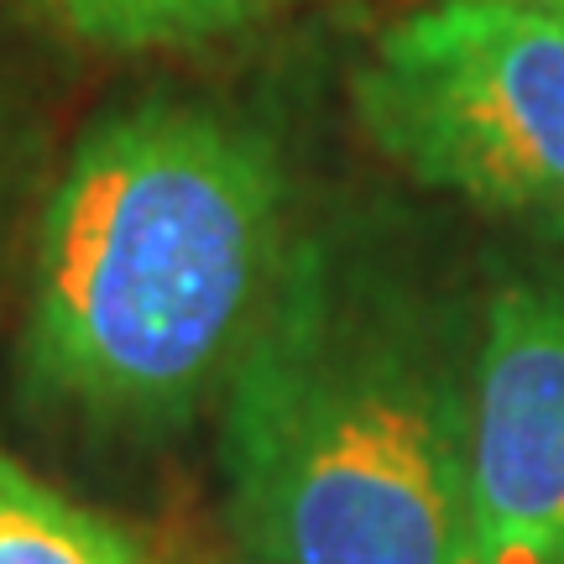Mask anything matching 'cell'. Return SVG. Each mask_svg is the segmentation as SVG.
<instances>
[{
	"mask_svg": "<svg viewBox=\"0 0 564 564\" xmlns=\"http://www.w3.org/2000/svg\"><path fill=\"white\" fill-rule=\"evenodd\" d=\"M293 251V178L257 121L183 95L105 110L32 236L21 392L84 434L178 429L225 398Z\"/></svg>",
	"mask_w": 564,
	"mask_h": 564,
	"instance_id": "obj_1",
	"label": "cell"
},
{
	"mask_svg": "<svg viewBox=\"0 0 564 564\" xmlns=\"http://www.w3.org/2000/svg\"><path fill=\"white\" fill-rule=\"evenodd\" d=\"M560 6H564V0H560Z\"/></svg>",
	"mask_w": 564,
	"mask_h": 564,
	"instance_id": "obj_7",
	"label": "cell"
},
{
	"mask_svg": "<svg viewBox=\"0 0 564 564\" xmlns=\"http://www.w3.org/2000/svg\"><path fill=\"white\" fill-rule=\"evenodd\" d=\"M356 121L423 188L564 215V6L429 0L371 42Z\"/></svg>",
	"mask_w": 564,
	"mask_h": 564,
	"instance_id": "obj_3",
	"label": "cell"
},
{
	"mask_svg": "<svg viewBox=\"0 0 564 564\" xmlns=\"http://www.w3.org/2000/svg\"><path fill=\"white\" fill-rule=\"evenodd\" d=\"M220 465L257 564L465 560V377L335 241H299L230 371Z\"/></svg>",
	"mask_w": 564,
	"mask_h": 564,
	"instance_id": "obj_2",
	"label": "cell"
},
{
	"mask_svg": "<svg viewBox=\"0 0 564 564\" xmlns=\"http://www.w3.org/2000/svg\"><path fill=\"white\" fill-rule=\"evenodd\" d=\"M0 6L100 53H188L251 32L282 0H0Z\"/></svg>",
	"mask_w": 564,
	"mask_h": 564,
	"instance_id": "obj_5",
	"label": "cell"
},
{
	"mask_svg": "<svg viewBox=\"0 0 564 564\" xmlns=\"http://www.w3.org/2000/svg\"><path fill=\"white\" fill-rule=\"evenodd\" d=\"M0 564H152L137 533L0 449Z\"/></svg>",
	"mask_w": 564,
	"mask_h": 564,
	"instance_id": "obj_6",
	"label": "cell"
},
{
	"mask_svg": "<svg viewBox=\"0 0 564 564\" xmlns=\"http://www.w3.org/2000/svg\"><path fill=\"white\" fill-rule=\"evenodd\" d=\"M564 564V288L512 282L465 377V560Z\"/></svg>",
	"mask_w": 564,
	"mask_h": 564,
	"instance_id": "obj_4",
	"label": "cell"
}]
</instances>
